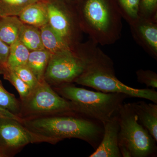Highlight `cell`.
<instances>
[{
  "label": "cell",
  "mask_w": 157,
  "mask_h": 157,
  "mask_svg": "<svg viewBox=\"0 0 157 157\" xmlns=\"http://www.w3.org/2000/svg\"><path fill=\"white\" fill-rule=\"evenodd\" d=\"M18 40L30 51L45 49L40 28L37 27L24 24Z\"/></svg>",
  "instance_id": "obj_17"
},
{
  "label": "cell",
  "mask_w": 157,
  "mask_h": 157,
  "mask_svg": "<svg viewBox=\"0 0 157 157\" xmlns=\"http://www.w3.org/2000/svg\"><path fill=\"white\" fill-rule=\"evenodd\" d=\"M22 123L38 142L56 144L65 139L84 140L95 150L104 133V124L76 113L23 118Z\"/></svg>",
  "instance_id": "obj_2"
},
{
  "label": "cell",
  "mask_w": 157,
  "mask_h": 157,
  "mask_svg": "<svg viewBox=\"0 0 157 157\" xmlns=\"http://www.w3.org/2000/svg\"><path fill=\"white\" fill-rule=\"evenodd\" d=\"M41 0H0V17L18 16L28 6Z\"/></svg>",
  "instance_id": "obj_19"
},
{
  "label": "cell",
  "mask_w": 157,
  "mask_h": 157,
  "mask_svg": "<svg viewBox=\"0 0 157 157\" xmlns=\"http://www.w3.org/2000/svg\"><path fill=\"white\" fill-rule=\"evenodd\" d=\"M140 17L157 19V0H140Z\"/></svg>",
  "instance_id": "obj_25"
},
{
  "label": "cell",
  "mask_w": 157,
  "mask_h": 157,
  "mask_svg": "<svg viewBox=\"0 0 157 157\" xmlns=\"http://www.w3.org/2000/svg\"><path fill=\"white\" fill-rule=\"evenodd\" d=\"M43 46L51 55L74 49L56 33L48 23L40 28Z\"/></svg>",
  "instance_id": "obj_14"
},
{
  "label": "cell",
  "mask_w": 157,
  "mask_h": 157,
  "mask_svg": "<svg viewBox=\"0 0 157 157\" xmlns=\"http://www.w3.org/2000/svg\"><path fill=\"white\" fill-rule=\"evenodd\" d=\"M83 61L82 73L74 82L104 93H122L130 98L147 99L157 104L155 89H136L120 81L115 75L114 63L98 44L90 39L75 48Z\"/></svg>",
  "instance_id": "obj_1"
},
{
  "label": "cell",
  "mask_w": 157,
  "mask_h": 157,
  "mask_svg": "<svg viewBox=\"0 0 157 157\" xmlns=\"http://www.w3.org/2000/svg\"><path fill=\"white\" fill-rule=\"evenodd\" d=\"M30 51L19 40L10 45L7 67L11 69L27 64Z\"/></svg>",
  "instance_id": "obj_18"
},
{
  "label": "cell",
  "mask_w": 157,
  "mask_h": 157,
  "mask_svg": "<svg viewBox=\"0 0 157 157\" xmlns=\"http://www.w3.org/2000/svg\"><path fill=\"white\" fill-rule=\"evenodd\" d=\"M0 74L3 75L5 79L10 82L14 86L19 94L21 100L25 99L29 94L31 91L30 88L17 76L14 70L7 67L2 70Z\"/></svg>",
  "instance_id": "obj_21"
},
{
  "label": "cell",
  "mask_w": 157,
  "mask_h": 157,
  "mask_svg": "<svg viewBox=\"0 0 157 157\" xmlns=\"http://www.w3.org/2000/svg\"><path fill=\"white\" fill-rule=\"evenodd\" d=\"M83 65V60L75 49L51 55L44 78L54 87L72 83L82 73Z\"/></svg>",
  "instance_id": "obj_7"
},
{
  "label": "cell",
  "mask_w": 157,
  "mask_h": 157,
  "mask_svg": "<svg viewBox=\"0 0 157 157\" xmlns=\"http://www.w3.org/2000/svg\"><path fill=\"white\" fill-rule=\"evenodd\" d=\"M104 133L101 143L90 157H122L118 145L119 125L117 114L103 123Z\"/></svg>",
  "instance_id": "obj_11"
},
{
  "label": "cell",
  "mask_w": 157,
  "mask_h": 157,
  "mask_svg": "<svg viewBox=\"0 0 157 157\" xmlns=\"http://www.w3.org/2000/svg\"><path fill=\"white\" fill-rule=\"evenodd\" d=\"M63 1H64V2H66L70 3L73 2L74 0H63Z\"/></svg>",
  "instance_id": "obj_28"
},
{
  "label": "cell",
  "mask_w": 157,
  "mask_h": 157,
  "mask_svg": "<svg viewBox=\"0 0 157 157\" xmlns=\"http://www.w3.org/2000/svg\"><path fill=\"white\" fill-rule=\"evenodd\" d=\"M77 1H78V0H77Z\"/></svg>",
  "instance_id": "obj_29"
},
{
  "label": "cell",
  "mask_w": 157,
  "mask_h": 157,
  "mask_svg": "<svg viewBox=\"0 0 157 157\" xmlns=\"http://www.w3.org/2000/svg\"><path fill=\"white\" fill-rule=\"evenodd\" d=\"M10 46L0 39V72L7 67Z\"/></svg>",
  "instance_id": "obj_26"
},
{
  "label": "cell",
  "mask_w": 157,
  "mask_h": 157,
  "mask_svg": "<svg viewBox=\"0 0 157 157\" xmlns=\"http://www.w3.org/2000/svg\"><path fill=\"white\" fill-rule=\"evenodd\" d=\"M63 0L48 1V23L54 31L72 48L77 46L79 31L82 30L77 14Z\"/></svg>",
  "instance_id": "obj_8"
},
{
  "label": "cell",
  "mask_w": 157,
  "mask_h": 157,
  "mask_svg": "<svg viewBox=\"0 0 157 157\" xmlns=\"http://www.w3.org/2000/svg\"><path fill=\"white\" fill-rule=\"evenodd\" d=\"M50 56L51 54L45 49L30 52L26 65L39 82L45 79V72Z\"/></svg>",
  "instance_id": "obj_16"
},
{
  "label": "cell",
  "mask_w": 157,
  "mask_h": 157,
  "mask_svg": "<svg viewBox=\"0 0 157 157\" xmlns=\"http://www.w3.org/2000/svg\"><path fill=\"white\" fill-rule=\"evenodd\" d=\"M23 25L18 16L0 17V39L10 46L18 40Z\"/></svg>",
  "instance_id": "obj_15"
},
{
  "label": "cell",
  "mask_w": 157,
  "mask_h": 157,
  "mask_svg": "<svg viewBox=\"0 0 157 157\" xmlns=\"http://www.w3.org/2000/svg\"><path fill=\"white\" fill-rule=\"evenodd\" d=\"M0 107L20 117L21 104L14 94L9 93L3 87L0 80Z\"/></svg>",
  "instance_id": "obj_22"
},
{
  "label": "cell",
  "mask_w": 157,
  "mask_h": 157,
  "mask_svg": "<svg viewBox=\"0 0 157 157\" xmlns=\"http://www.w3.org/2000/svg\"><path fill=\"white\" fill-rule=\"evenodd\" d=\"M21 101L22 118L76 113L72 103L58 94L45 79L39 81Z\"/></svg>",
  "instance_id": "obj_6"
},
{
  "label": "cell",
  "mask_w": 157,
  "mask_h": 157,
  "mask_svg": "<svg viewBox=\"0 0 157 157\" xmlns=\"http://www.w3.org/2000/svg\"><path fill=\"white\" fill-rule=\"evenodd\" d=\"M36 142L35 135L21 122L0 118V157L11 156L29 144Z\"/></svg>",
  "instance_id": "obj_9"
},
{
  "label": "cell",
  "mask_w": 157,
  "mask_h": 157,
  "mask_svg": "<svg viewBox=\"0 0 157 157\" xmlns=\"http://www.w3.org/2000/svg\"><path fill=\"white\" fill-rule=\"evenodd\" d=\"M54 89L72 103L76 113L103 124L117 115L128 98L122 93L94 91L73 83L55 86Z\"/></svg>",
  "instance_id": "obj_4"
},
{
  "label": "cell",
  "mask_w": 157,
  "mask_h": 157,
  "mask_svg": "<svg viewBox=\"0 0 157 157\" xmlns=\"http://www.w3.org/2000/svg\"><path fill=\"white\" fill-rule=\"evenodd\" d=\"M117 117L118 145L121 157H155L157 142L138 121L132 103L123 104Z\"/></svg>",
  "instance_id": "obj_5"
},
{
  "label": "cell",
  "mask_w": 157,
  "mask_h": 157,
  "mask_svg": "<svg viewBox=\"0 0 157 157\" xmlns=\"http://www.w3.org/2000/svg\"><path fill=\"white\" fill-rule=\"evenodd\" d=\"M129 25L135 42L157 60V19L140 17Z\"/></svg>",
  "instance_id": "obj_10"
},
{
  "label": "cell",
  "mask_w": 157,
  "mask_h": 157,
  "mask_svg": "<svg viewBox=\"0 0 157 157\" xmlns=\"http://www.w3.org/2000/svg\"><path fill=\"white\" fill-rule=\"evenodd\" d=\"M17 76L28 85L31 90L36 87L39 81L27 65H23L12 69Z\"/></svg>",
  "instance_id": "obj_23"
},
{
  "label": "cell",
  "mask_w": 157,
  "mask_h": 157,
  "mask_svg": "<svg viewBox=\"0 0 157 157\" xmlns=\"http://www.w3.org/2000/svg\"><path fill=\"white\" fill-rule=\"evenodd\" d=\"M0 118H11L17 120L22 122L23 119L18 116L13 114L10 111L0 107Z\"/></svg>",
  "instance_id": "obj_27"
},
{
  "label": "cell",
  "mask_w": 157,
  "mask_h": 157,
  "mask_svg": "<svg viewBox=\"0 0 157 157\" xmlns=\"http://www.w3.org/2000/svg\"><path fill=\"white\" fill-rule=\"evenodd\" d=\"M82 30L98 45H110L121 36V15L113 0H78Z\"/></svg>",
  "instance_id": "obj_3"
},
{
  "label": "cell",
  "mask_w": 157,
  "mask_h": 157,
  "mask_svg": "<svg viewBox=\"0 0 157 157\" xmlns=\"http://www.w3.org/2000/svg\"><path fill=\"white\" fill-rule=\"evenodd\" d=\"M132 104L140 123L157 142V104L139 101Z\"/></svg>",
  "instance_id": "obj_12"
},
{
  "label": "cell",
  "mask_w": 157,
  "mask_h": 157,
  "mask_svg": "<svg viewBox=\"0 0 157 157\" xmlns=\"http://www.w3.org/2000/svg\"><path fill=\"white\" fill-rule=\"evenodd\" d=\"M48 0H41L28 6L18 15L25 24L41 28L48 23L47 3Z\"/></svg>",
  "instance_id": "obj_13"
},
{
  "label": "cell",
  "mask_w": 157,
  "mask_h": 157,
  "mask_svg": "<svg viewBox=\"0 0 157 157\" xmlns=\"http://www.w3.org/2000/svg\"><path fill=\"white\" fill-rule=\"evenodd\" d=\"M118 9L121 15L129 25L140 17V0H117Z\"/></svg>",
  "instance_id": "obj_20"
},
{
  "label": "cell",
  "mask_w": 157,
  "mask_h": 157,
  "mask_svg": "<svg viewBox=\"0 0 157 157\" xmlns=\"http://www.w3.org/2000/svg\"><path fill=\"white\" fill-rule=\"evenodd\" d=\"M137 82L139 83L146 85L147 87L153 89L157 88V74L150 70L140 69L136 72Z\"/></svg>",
  "instance_id": "obj_24"
}]
</instances>
